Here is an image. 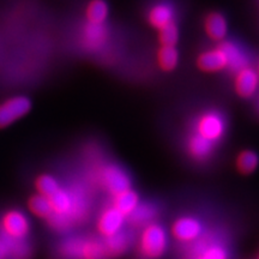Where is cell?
Instances as JSON below:
<instances>
[{
  "label": "cell",
  "mask_w": 259,
  "mask_h": 259,
  "mask_svg": "<svg viewBox=\"0 0 259 259\" xmlns=\"http://www.w3.org/2000/svg\"><path fill=\"white\" fill-rule=\"evenodd\" d=\"M63 259H105L107 257L103 241L93 238L67 239L59 246Z\"/></svg>",
  "instance_id": "6da1fadb"
},
{
  "label": "cell",
  "mask_w": 259,
  "mask_h": 259,
  "mask_svg": "<svg viewBox=\"0 0 259 259\" xmlns=\"http://www.w3.org/2000/svg\"><path fill=\"white\" fill-rule=\"evenodd\" d=\"M167 247V235L157 223L145 226L139 239V252L147 259H158Z\"/></svg>",
  "instance_id": "7a4b0ae2"
},
{
  "label": "cell",
  "mask_w": 259,
  "mask_h": 259,
  "mask_svg": "<svg viewBox=\"0 0 259 259\" xmlns=\"http://www.w3.org/2000/svg\"><path fill=\"white\" fill-rule=\"evenodd\" d=\"M100 181L113 196L131 189V181L127 174L114 164H108L100 170Z\"/></svg>",
  "instance_id": "3957f363"
},
{
  "label": "cell",
  "mask_w": 259,
  "mask_h": 259,
  "mask_svg": "<svg viewBox=\"0 0 259 259\" xmlns=\"http://www.w3.org/2000/svg\"><path fill=\"white\" fill-rule=\"evenodd\" d=\"M30 101L24 96H16L0 105V128L8 127L30 111Z\"/></svg>",
  "instance_id": "277c9868"
},
{
  "label": "cell",
  "mask_w": 259,
  "mask_h": 259,
  "mask_svg": "<svg viewBox=\"0 0 259 259\" xmlns=\"http://www.w3.org/2000/svg\"><path fill=\"white\" fill-rule=\"evenodd\" d=\"M225 132V121L222 116L215 112H209L203 114L196 124V134L208 141L218 142Z\"/></svg>",
  "instance_id": "5b68a950"
},
{
  "label": "cell",
  "mask_w": 259,
  "mask_h": 259,
  "mask_svg": "<svg viewBox=\"0 0 259 259\" xmlns=\"http://www.w3.org/2000/svg\"><path fill=\"white\" fill-rule=\"evenodd\" d=\"M29 222L24 213L17 210H11L8 211L2 219V231L3 234L8 238L16 239V240H22L29 233Z\"/></svg>",
  "instance_id": "8992f818"
},
{
  "label": "cell",
  "mask_w": 259,
  "mask_h": 259,
  "mask_svg": "<svg viewBox=\"0 0 259 259\" xmlns=\"http://www.w3.org/2000/svg\"><path fill=\"white\" fill-rule=\"evenodd\" d=\"M171 234L181 242H193L202 234V225L193 218H181L174 222Z\"/></svg>",
  "instance_id": "52a82bcc"
},
{
  "label": "cell",
  "mask_w": 259,
  "mask_h": 259,
  "mask_svg": "<svg viewBox=\"0 0 259 259\" xmlns=\"http://www.w3.org/2000/svg\"><path fill=\"white\" fill-rule=\"evenodd\" d=\"M124 220L125 216L112 206L101 213L99 222H97V229H99L100 234L105 236V239L111 238L121 231Z\"/></svg>",
  "instance_id": "ba28073f"
},
{
  "label": "cell",
  "mask_w": 259,
  "mask_h": 259,
  "mask_svg": "<svg viewBox=\"0 0 259 259\" xmlns=\"http://www.w3.org/2000/svg\"><path fill=\"white\" fill-rule=\"evenodd\" d=\"M258 74L250 67H245L236 73L235 92L241 97H251L258 87Z\"/></svg>",
  "instance_id": "9c48e42d"
},
{
  "label": "cell",
  "mask_w": 259,
  "mask_h": 259,
  "mask_svg": "<svg viewBox=\"0 0 259 259\" xmlns=\"http://www.w3.org/2000/svg\"><path fill=\"white\" fill-rule=\"evenodd\" d=\"M197 64L202 71L216 72V71L226 69L227 58L221 48H216V50L204 52L202 56H199Z\"/></svg>",
  "instance_id": "30bf717a"
},
{
  "label": "cell",
  "mask_w": 259,
  "mask_h": 259,
  "mask_svg": "<svg viewBox=\"0 0 259 259\" xmlns=\"http://www.w3.org/2000/svg\"><path fill=\"white\" fill-rule=\"evenodd\" d=\"M219 48H221L223 53L226 54L227 67L233 71V72L238 73L239 71L247 67V58L242 53L240 48L236 47L234 44H232V42H222L221 46Z\"/></svg>",
  "instance_id": "8fae6325"
},
{
  "label": "cell",
  "mask_w": 259,
  "mask_h": 259,
  "mask_svg": "<svg viewBox=\"0 0 259 259\" xmlns=\"http://www.w3.org/2000/svg\"><path fill=\"white\" fill-rule=\"evenodd\" d=\"M138 194L131 189L115 194L114 198H113V208H115L124 216L131 215V213L135 211V209L138 206Z\"/></svg>",
  "instance_id": "7c38bea8"
},
{
  "label": "cell",
  "mask_w": 259,
  "mask_h": 259,
  "mask_svg": "<svg viewBox=\"0 0 259 259\" xmlns=\"http://www.w3.org/2000/svg\"><path fill=\"white\" fill-rule=\"evenodd\" d=\"M107 30L103 24H87L83 31L84 46L89 50H97L106 42Z\"/></svg>",
  "instance_id": "4fadbf2b"
},
{
  "label": "cell",
  "mask_w": 259,
  "mask_h": 259,
  "mask_svg": "<svg viewBox=\"0 0 259 259\" xmlns=\"http://www.w3.org/2000/svg\"><path fill=\"white\" fill-rule=\"evenodd\" d=\"M149 23L154 28L160 29L173 23V10L166 4H157L149 12Z\"/></svg>",
  "instance_id": "5bb4252c"
},
{
  "label": "cell",
  "mask_w": 259,
  "mask_h": 259,
  "mask_svg": "<svg viewBox=\"0 0 259 259\" xmlns=\"http://www.w3.org/2000/svg\"><path fill=\"white\" fill-rule=\"evenodd\" d=\"M204 27L208 36L212 40H222L227 34L226 19L218 12H212L206 17Z\"/></svg>",
  "instance_id": "9a60e30c"
},
{
  "label": "cell",
  "mask_w": 259,
  "mask_h": 259,
  "mask_svg": "<svg viewBox=\"0 0 259 259\" xmlns=\"http://www.w3.org/2000/svg\"><path fill=\"white\" fill-rule=\"evenodd\" d=\"M189 153L192 155V157L197 158V160H205L206 157L210 156L211 154L213 143L208 141V139L200 137L197 134L191 136L189 139Z\"/></svg>",
  "instance_id": "2e32d148"
},
{
  "label": "cell",
  "mask_w": 259,
  "mask_h": 259,
  "mask_svg": "<svg viewBox=\"0 0 259 259\" xmlns=\"http://www.w3.org/2000/svg\"><path fill=\"white\" fill-rule=\"evenodd\" d=\"M131 239L126 234L125 232H119L115 235L111 236V238H106V240L103 241L106 247L107 255H111V257H115V255H120L127 250Z\"/></svg>",
  "instance_id": "e0dca14e"
},
{
  "label": "cell",
  "mask_w": 259,
  "mask_h": 259,
  "mask_svg": "<svg viewBox=\"0 0 259 259\" xmlns=\"http://www.w3.org/2000/svg\"><path fill=\"white\" fill-rule=\"evenodd\" d=\"M155 215H156V210H155L153 205H149V204H138V206L128 216V219L130 222L134 226L142 227L150 225L151 220H154Z\"/></svg>",
  "instance_id": "ac0fdd59"
},
{
  "label": "cell",
  "mask_w": 259,
  "mask_h": 259,
  "mask_svg": "<svg viewBox=\"0 0 259 259\" xmlns=\"http://www.w3.org/2000/svg\"><path fill=\"white\" fill-rule=\"evenodd\" d=\"M194 253L200 254L205 259H228V252L219 242H200Z\"/></svg>",
  "instance_id": "d6986e66"
},
{
  "label": "cell",
  "mask_w": 259,
  "mask_h": 259,
  "mask_svg": "<svg viewBox=\"0 0 259 259\" xmlns=\"http://www.w3.org/2000/svg\"><path fill=\"white\" fill-rule=\"evenodd\" d=\"M108 15V6L103 0H93L87 9V18L92 24H103Z\"/></svg>",
  "instance_id": "ffe728a7"
},
{
  "label": "cell",
  "mask_w": 259,
  "mask_h": 259,
  "mask_svg": "<svg viewBox=\"0 0 259 259\" xmlns=\"http://www.w3.org/2000/svg\"><path fill=\"white\" fill-rule=\"evenodd\" d=\"M179 54L174 47H161L157 52V63L161 70L171 71L176 69Z\"/></svg>",
  "instance_id": "44dd1931"
},
{
  "label": "cell",
  "mask_w": 259,
  "mask_h": 259,
  "mask_svg": "<svg viewBox=\"0 0 259 259\" xmlns=\"http://www.w3.org/2000/svg\"><path fill=\"white\" fill-rule=\"evenodd\" d=\"M29 209L34 215L38 216L42 219H50L52 216V208L50 200L47 197L41 196V194H36V196H32L29 199L28 203Z\"/></svg>",
  "instance_id": "7402d4cb"
},
{
  "label": "cell",
  "mask_w": 259,
  "mask_h": 259,
  "mask_svg": "<svg viewBox=\"0 0 259 259\" xmlns=\"http://www.w3.org/2000/svg\"><path fill=\"white\" fill-rule=\"evenodd\" d=\"M258 166V156L253 151L245 150L236 158V168L242 174H251Z\"/></svg>",
  "instance_id": "603a6c76"
},
{
  "label": "cell",
  "mask_w": 259,
  "mask_h": 259,
  "mask_svg": "<svg viewBox=\"0 0 259 259\" xmlns=\"http://www.w3.org/2000/svg\"><path fill=\"white\" fill-rule=\"evenodd\" d=\"M36 190L38 191V194L44 197H51L52 194H54L58 190L60 189L58 181L54 179L53 177L47 176V174H44V176H40L36 179Z\"/></svg>",
  "instance_id": "cb8c5ba5"
},
{
  "label": "cell",
  "mask_w": 259,
  "mask_h": 259,
  "mask_svg": "<svg viewBox=\"0 0 259 259\" xmlns=\"http://www.w3.org/2000/svg\"><path fill=\"white\" fill-rule=\"evenodd\" d=\"M178 38H179V31L174 23L166 25L164 28L160 29V32H158V41L162 47H174L177 45Z\"/></svg>",
  "instance_id": "d4e9b609"
},
{
  "label": "cell",
  "mask_w": 259,
  "mask_h": 259,
  "mask_svg": "<svg viewBox=\"0 0 259 259\" xmlns=\"http://www.w3.org/2000/svg\"><path fill=\"white\" fill-rule=\"evenodd\" d=\"M193 259H205V258L202 257V255H200V254H197V253H194V257H193Z\"/></svg>",
  "instance_id": "484cf974"
},
{
  "label": "cell",
  "mask_w": 259,
  "mask_h": 259,
  "mask_svg": "<svg viewBox=\"0 0 259 259\" xmlns=\"http://www.w3.org/2000/svg\"><path fill=\"white\" fill-rule=\"evenodd\" d=\"M258 71H259V69H258Z\"/></svg>",
  "instance_id": "4316f807"
},
{
  "label": "cell",
  "mask_w": 259,
  "mask_h": 259,
  "mask_svg": "<svg viewBox=\"0 0 259 259\" xmlns=\"http://www.w3.org/2000/svg\"><path fill=\"white\" fill-rule=\"evenodd\" d=\"M258 259H259V257H258Z\"/></svg>",
  "instance_id": "83f0119b"
}]
</instances>
